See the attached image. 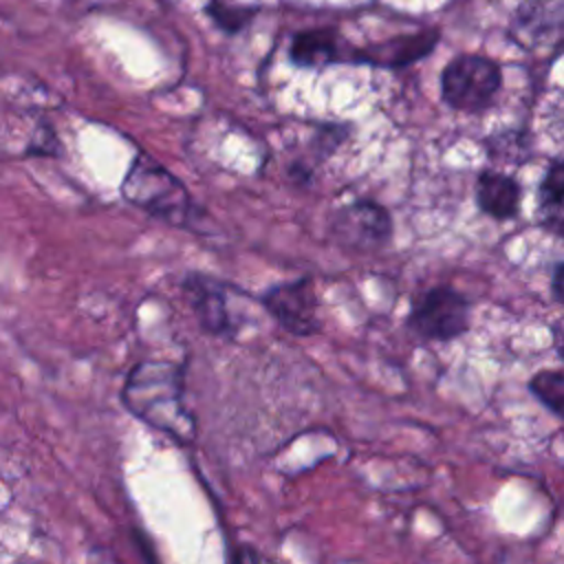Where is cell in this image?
Returning a JSON list of instances; mask_svg holds the SVG:
<instances>
[{"label":"cell","instance_id":"cell-1","mask_svg":"<svg viewBox=\"0 0 564 564\" xmlns=\"http://www.w3.org/2000/svg\"><path fill=\"white\" fill-rule=\"evenodd\" d=\"M185 368L174 361L145 359L130 372L121 390V401L130 414L181 443L196 434L194 416L185 408Z\"/></svg>","mask_w":564,"mask_h":564},{"label":"cell","instance_id":"cell-2","mask_svg":"<svg viewBox=\"0 0 564 564\" xmlns=\"http://www.w3.org/2000/svg\"><path fill=\"white\" fill-rule=\"evenodd\" d=\"M121 194L132 205L172 225H185L192 216V198L183 183L145 154L132 161L121 183Z\"/></svg>","mask_w":564,"mask_h":564},{"label":"cell","instance_id":"cell-3","mask_svg":"<svg viewBox=\"0 0 564 564\" xmlns=\"http://www.w3.org/2000/svg\"><path fill=\"white\" fill-rule=\"evenodd\" d=\"M502 82L500 66L480 55L454 57L441 75L443 99L465 112L482 110L494 101Z\"/></svg>","mask_w":564,"mask_h":564},{"label":"cell","instance_id":"cell-4","mask_svg":"<svg viewBox=\"0 0 564 564\" xmlns=\"http://www.w3.org/2000/svg\"><path fill=\"white\" fill-rule=\"evenodd\" d=\"M408 326L425 341H452L469 328V302L452 286H434L412 304Z\"/></svg>","mask_w":564,"mask_h":564},{"label":"cell","instance_id":"cell-5","mask_svg":"<svg viewBox=\"0 0 564 564\" xmlns=\"http://www.w3.org/2000/svg\"><path fill=\"white\" fill-rule=\"evenodd\" d=\"M262 304L291 335L308 337L319 330L317 295L311 280L275 284L262 295Z\"/></svg>","mask_w":564,"mask_h":564},{"label":"cell","instance_id":"cell-6","mask_svg":"<svg viewBox=\"0 0 564 564\" xmlns=\"http://www.w3.org/2000/svg\"><path fill=\"white\" fill-rule=\"evenodd\" d=\"M335 238L350 251H375L390 238V216L372 200H357L335 216Z\"/></svg>","mask_w":564,"mask_h":564},{"label":"cell","instance_id":"cell-7","mask_svg":"<svg viewBox=\"0 0 564 564\" xmlns=\"http://www.w3.org/2000/svg\"><path fill=\"white\" fill-rule=\"evenodd\" d=\"M562 0H522L511 20V35L522 48L557 46L562 35Z\"/></svg>","mask_w":564,"mask_h":564},{"label":"cell","instance_id":"cell-8","mask_svg":"<svg viewBox=\"0 0 564 564\" xmlns=\"http://www.w3.org/2000/svg\"><path fill=\"white\" fill-rule=\"evenodd\" d=\"M438 40V31H419L412 35H399L381 44H370L368 48L357 53L359 62L377 64V66H405L421 57H425Z\"/></svg>","mask_w":564,"mask_h":564},{"label":"cell","instance_id":"cell-9","mask_svg":"<svg viewBox=\"0 0 564 564\" xmlns=\"http://www.w3.org/2000/svg\"><path fill=\"white\" fill-rule=\"evenodd\" d=\"M185 289L192 297V306L194 313L198 315V322L203 324V328L207 333L214 335H231V317H229V308L225 302V293L216 286V282L200 278V275H192L185 282Z\"/></svg>","mask_w":564,"mask_h":564},{"label":"cell","instance_id":"cell-10","mask_svg":"<svg viewBox=\"0 0 564 564\" xmlns=\"http://www.w3.org/2000/svg\"><path fill=\"white\" fill-rule=\"evenodd\" d=\"M476 198L485 214L507 220L520 209V187L518 183L500 172H482L476 181Z\"/></svg>","mask_w":564,"mask_h":564},{"label":"cell","instance_id":"cell-11","mask_svg":"<svg viewBox=\"0 0 564 564\" xmlns=\"http://www.w3.org/2000/svg\"><path fill=\"white\" fill-rule=\"evenodd\" d=\"M291 59L304 68H322L339 59V40L335 31H304L293 37Z\"/></svg>","mask_w":564,"mask_h":564},{"label":"cell","instance_id":"cell-12","mask_svg":"<svg viewBox=\"0 0 564 564\" xmlns=\"http://www.w3.org/2000/svg\"><path fill=\"white\" fill-rule=\"evenodd\" d=\"M529 392L553 414L562 416L564 408V372L562 370H540L529 381Z\"/></svg>","mask_w":564,"mask_h":564},{"label":"cell","instance_id":"cell-13","mask_svg":"<svg viewBox=\"0 0 564 564\" xmlns=\"http://www.w3.org/2000/svg\"><path fill=\"white\" fill-rule=\"evenodd\" d=\"M562 198H564V167L555 161L540 185V209H546V220L560 225L562 216Z\"/></svg>","mask_w":564,"mask_h":564},{"label":"cell","instance_id":"cell-14","mask_svg":"<svg viewBox=\"0 0 564 564\" xmlns=\"http://www.w3.org/2000/svg\"><path fill=\"white\" fill-rule=\"evenodd\" d=\"M207 13H209V18H212L220 29H225V31H229V33H236V31H240V29L249 22V18H251L256 11L249 9V7H227V4H223V2H209V4H207Z\"/></svg>","mask_w":564,"mask_h":564},{"label":"cell","instance_id":"cell-15","mask_svg":"<svg viewBox=\"0 0 564 564\" xmlns=\"http://www.w3.org/2000/svg\"><path fill=\"white\" fill-rule=\"evenodd\" d=\"M229 564H258V555L253 549L249 546H240L231 553V562Z\"/></svg>","mask_w":564,"mask_h":564},{"label":"cell","instance_id":"cell-16","mask_svg":"<svg viewBox=\"0 0 564 564\" xmlns=\"http://www.w3.org/2000/svg\"><path fill=\"white\" fill-rule=\"evenodd\" d=\"M88 564H121L108 549H95L88 557Z\"/></svg>","mask_w":564,"mask_h":564},{"label":"cell","instance_id":"cell-17","mask_svg":"<svg viewBox=\"0 0 564 564\" xmlns=\"http://www.w3.org/2000/svg\"><path fill=\"white\" fill-rule=\"evenodd\" d=\"M562 264H557L555 267V271H553V295H555V300H562Z\"/></svg>","mask_w":564,"mask_h":564}]
</instances>
